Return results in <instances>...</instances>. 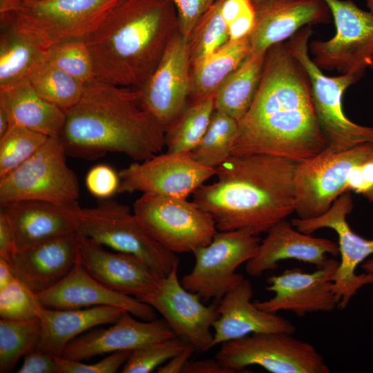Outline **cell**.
I'll return each mask as SVG.
<instances>
[{
    "instance_id": "20",
    "label": "cell",
    "mask_w": 373,
    "mask_h": 373,
    "mask_svg": "<svg viewBox=\"0 0 373 373\" xmlns=\"http://www.w3.org/2000/svg\"><path fill=\"white\" fill-rule=\"evenodd\" d=\"M255 23L249 36L250 53L262 54L302 27L329 21L323 0H253Z\"/></svg>"
},
{
    "instance_id": "22",
    "label": "cell",
    "mask_w": 373,
    "mask_h": 373,
    "mask_svg": "<svg viewBox=\"0 0 373 373\" xmlns=\"http://www.w3.org/2000/svg\"><path fill=\"white\" fill-rule=\"evenodd\" d=\"M42 307L57 309L113 306L122 308L142 321L157 318L155 309L136 298L113 291L93 278L79 257L71 271L57 285L37 294Z\"/></svg>"
},
{
    "instance_id": "6",
    "label": "cell",
    "mask_w": 373,
    "mask_h": 373,
    "mask_svg": "<svg viewBox=\"0 0 373 373\" xmlns=\"http://www.w3.org/2000/svg\"><path fill=\"white\" fill-rule=\"evenodd\" d=\"M119 0H32L0 17L48 49L61 42L84 39L100 24Z\"/></svg>"
},
{
    "instance_id": "30",
    "label": "cell",
    "mask_w": 373,
    "mask_h": 373,
    "mask_svg": "<svg viewBox=\"0 0 373 373\" xmlns=\"http://www.w3.org/2000/svg\"><path fill=\"white\" fill-rule=\"evenodd\" d=\"M0 22V88H2L27 77L35 66L46 61L47 50L12 23Z\"/></svg>"
},
{
    "instance_id": "51",
    "label": "cell",
    "mask_w": 373,
    "mask_h": 373,
    "mask_svg": "<svg viewBox=\"0 0 373 373\" xmlns=\"http://www.w3.org/2000/svg\"><path fill=\"white\" fill-rule=\"evenodd\" d=\"M22 0H0V17L6 15L16 8Z\"/></svg>"
},
{
    "instance_id": "3",
    "label": "cell",
    "mask_w": 373,
    "mask_h": 373,
    "mask_svg": "<svg viewBox=\"0 0 373 373\" xmlns=\"http://www.w3.org/2000/svg\"><path fill=\"white\" fill-rule=\"evenodd\" d=\"M59 137L67 155L87 160L118 153L142 162L165 146V130L141 106L137 89L97 80L66 111Z\"/></svg>"
},
{
    "instance_id": "14",
    "label": "cell",
    "mask_w": 373,
    "mask_h": 373,
    "mask_svg": "<svg viewBox=\"0 0 373 373\" xmlns=\"http://www.w3.org/2000/svg\"><path fill=\"white\" fill-rule=\"evenodd\" d=\"M353 207V200L347 191L322 215L311 219L295 218L291 220L296 229L305 233L312 234L318 229L328 228L337 234L341 261L332 280L339 309H345L363 286L373 283V273H355L356 267L373 254V239H365L350 228L347 216Z\"/></svg>"
},
{
    "instance_id": "15",
    "label": "cell",
    "mask_w": 373,
    "mask_h": 373,
    "mask_svg": "<svg viewBox=\"0 0 373 373\" xmlns=\"http://www.w3.org/2000/svg\"><path fill=\"white\" fill-rule=\"evenodd\" d=\"M216 169L201 164L191 153H160L122 169L117 192L141 191L187 199L216 175Z\"/></svg>"
},
{
    "instance_id": "43",
    "label": "cell",
    "mask_w": 373,
    "mask_h": 373,
    "mask_svg": "<svg viewBox=\"0 0 373 373\" xmlns=\"http://www.w3.org/2000/svg\"><path fill=\"white\" fill-rule=\"evenodd\" d=\"M217 0H172L178 14V30L188 39L199 19Z\"/></svg>"
},
{
    "instance_id": "4",
    "label": "cell",
    "mask_w": 373,
    "mask_h": 373,
    "mask_svg": "<svg viewBox=\"0 0 373 373\" xmlns=\"http://www.w3.org/2000/svg\"><path fill=\"white\" fill-rule=\"evenodd\" d=\"M178 31L172 0H119L85 39L95 79L140 88Z\"/></svg>"
},
{
    "instance_id": "40",
    "label": "cell",
    "mask_w": 373,
    "mask_h": 373,
    "mask_svg": "<svg viewBox=\"0 0 373 373\" xmlns=\"http://www.w3.org/2000/svg\"><path fill=\"white\" fill-rule=\"evenodd\" d=\"M41 306L37 294L16 278L0 289L2 319L23 321L38 317Z\"/></svg>"
},
{
    "instance_id": "52",
    "label": "cell",
    "mask_w": 373,
    "mask_h": 373,
    "mask_svg": "<svg viewBox=\"0 0 373 373\" xmlns=\"http://www.w3.org/2000/svg\"><path fill=\"white\" fill-rule=\"evenodd\" d=\"M10 127L9 120L5 111L0 108V137L3 136Z\"/></svg>"
},
{
    "instance_id": "44",
    "label": "cell",
    "mask_w": 373,
    "mask_h": 373,
    "mask_svg": "<svg viewBox=\"0 0 373 373\" xmlns=\"http://www.w3.org/2000/svg\"><path fill=\"white\" fill-rule=\"evenodd\" d=\"M346 189L361 194L370 202L373 201V157L352 169Z\"/></svg>"
},
{
    "instance_id": "25",
    "label": "cell",
    "mask_w": 373,
    "mask_h": 373,
    "mask_svg": "<svg viewBox=\"0 0 373 373\" xmlns=\"http://www.w3.org/2000/svg\"><path fill=\"white\" fill-rule=\"evenodd\" d=\"M253 294L250 281L244 278L223 296L218 303L219 316L212 326L211 348L252 334L296 332L287 319L257 307L251 301Z\"/></svg>"
},
{
    "instance_id": "16",
    "label": "cell",
    "mask_w": 373,
    "mask_h": 373,
    "mask_svg": "<svg viewBox=\"0 0 373 373\" xmlns=\"http://www.w3.org/2000/svg\"><path fill=\"white\" fill-rule=\"evenodd\" d=\"M191 83V65L187 39L178 30L155 71L137 89L141 106L165 132L186 108Z\"/></svg>"
},
{
    "instance_id": "28",
    "label": "cell",
    "mask_w": 373,
    "mask_h": 373,
    "mask_svg": "<svg viewBox=\"0 0 373 373\" xmlns=\"http://www.w3.org/2000/svg\"><path fill=\"white\" fill-rule=\"evenodd\" d=\"M0 108L10 126H23L48 137L61 135L66 119V111L41 97L28 77L0 88Z\"/></svg>"
},
{
    "instance_id": "2",
    "label": "cell",
    "mask_w": 373,
    "mask_h": 373,
    "mask_svg": "<svg viewBox=\"0 0 373 373\" xmlns=\"http://www.w3.org/2000/svg\"><path fill=\"white\" fill-rule=\"evenodd\" d=\"M296 164L265 154L231 155L216 168V181L197 189L192 202L212 216L218 231L267 233L295 212Z\"/></svg>"
},
{
    "instance_id": "10",
    "label": "cell",
    "mask_w": 373,
    "mask_h": 373,
    "mask_svg": "<svg viewBox=\"0 0 373 373\" xmlns=\"http://www.w3.org/2000/svg\"><path fill=\"white\" fill-rule=\"evenodd\" d=\"M216 358L235 373L251 365L271 373H329L310 343L287 333H258L221 344Z\"/></svg>"
},
{
    "instance_id": "18",
    "label": "cell",
    "mask_w": 373,
    "mask_h": 373,
    "mask_svg": "<svg viewBox=\"0 0 373 373\" xmlns=\"http://www.w3.org/2000/svg\"><path fill=\"white\" fill-rule=\"evenodd\" d=\"M338 264L336 260L329 258L324 266L311 273L294 268L273 275L267 278L266 289L274 296L264 301L256 300L254 304L265 312L287 311L298 316L331 312L338 304L332 280Z\"/></svg>"
},
{
    "instance_id": "33",
    "label": "cell",
    "mask_w": 373,
    "mask_h": 373,
    "mask_svg": "<svg viewBox=\"0 0 373 373\" xmlns=\"http://www.w3.org/2000/svg\"><path fill=\"white\" fill-rule=\"evenodd\" d=\"M238 131V122L227 113L214 110L207 129L191 152L201 164L216 169L231 155Z\"/></svg>"
},
{
    "instance_id": "36",
    "label": "cell",
    "mask_w": 373,
    "mask_h": 373,
    "mask_svg": "<svg viewBox=\"0 0 373 373\" xmlns=\"http://www.w3.org/2000/svg\"><path fill=\"white\" fill-rule=\"evenodd\" d=\"M224 0H217L192 29L187 46L191 67L212 54L229 40L228 26L222 15Z\"/></svg>"
},
{
    "instance_id": "19",
    "label": "cell",
    "mask_w": 373,
    "mask_h": 373,
    "mask_svg": "<svg viewBox=\"0 0 373 373\" xmlns=\"http://www.w3.org/2000/svg\"><path fill=\"white\" fill-rule=\"evenodd\" d=\"M79 237L80 262L86 271L106 287L143 302L160 286L164 276L140 258L131 254L109 251L93 239Z\"/></svg>"
},
{
    "instance_id": "39",
    "label": "cell",
    "mask_w": 373,
    "mask_h": 373,
    "mask_svg": "<svg viewBox=\"0 0 373 373\" xmlns=\"http://www.w3.org/2000/svg\"><path fill=\"white\" fill-rule=\"evenodd\" d=\"M177 336L153 342L132 350L122 366V373H149L187 346Z\"/></svg>"
},
{
    "instance_id": "34",
    "label": "cell",
    "mask_w": 373,
    "mask_h": 373,
    "mask_svg": "<svg viewBox=\"0 0 373 373\" xmlns=\"http://www.w3.org/2000/svg\"><path fill=\"white\" fill-rule=\"evenodd\" d=\"M28 78L44 99L66 111L80 99L85 84L46 61L35 66Z\"/></svg>"
},
{
    "instance_id": "13",
    "label": "cell",
    "mask_w": 373,
    "mask_h": 373,
    "mask_svg": "<svg viewBox=\"0 0 373 373\" xmlns=\"http://www.w3.org/2000/svg\"><path fill=\"white\" fill-rule=\"evenodd\" d=\"M329 8L336 34L327 41L309 44L320 69L363 77L373 60V14L351 0H323Z\"/></svg>"
},
{
    "instance_id": "27",
    "label": "cell",
    "mask_w": 373,
    "mask_h": 373,
    "mask_svg": "<svg viewBox=\"0 0 373 373\" xmlns=\"http://www.w3.org/2000/svg\"><path fill=\"white\" fill-rule=\"evenodd\" d=\"M125 312L119 307L105 305L73 309L41 306L38 317L41 332L35 350L61 356L67 345L80 334L96 326L114 323Z\"/></svg>"
},
{
    "instance_id": "41",
    "label": "cell",
    "mask_w": 373,
    "mask_h": 373,
    "mask_svg": "<svg viewBox=\"0 0 373 373\" xmlns=\"http://www.w3.org/2000/svg\"><path fill=\"white\" fill-rule=\"evenodd\" d=\"M131 351H118L109 354L97 363H82L61 356H55L59 373H115L124 365Z\"/></svg>"
},
{
    "instance_id": "1",
    "label": "cell",
    "mask_w": 373,
    "mask_h": 373,
    "mask_svg": "<svg viewBox=\"0 0 373 373\" xmlns=\"http://www.w3.org/2000/svg\"><path fill=\"white\" fill-rule=\"evenodd\" d=\"M327 147L306 71L284 44L272 46L254 102L238 122L231 155L265 154L299 163Z\"/></svg>"
},
{
    "instance_id": "11",
    "label": "cell",
    "mask_w": 373,
    "mask_h": 373,
    "mask_svg": "<svg viewBox=\"0 0 373 373\" xmlns=\"http://www.w3.org/2000/svg\"><path fill=\"white\" fill-rule=\"evenodd\" d=\"M260 238L244 230L218 231L207 245L195 249L193 268L180 282L207 303H218L223 296L245 278L236 272L256 253Z\"/></svg>"
},
{
    "instance_id": "47",
    "label": "cell",
    "mask_w": 373,
    "mask_h": 373,
    "mask_svg": "<svg viewBox=\"0 0 373 373\" xmlns=\"http://www.w3.org/2000/svg\"><path fill=\"white\" fill-rule=\"evenodd\" d=\"M16 250L12 226L6 216L0 211V258L8 260Z\"/></svg>"
},
{
    "instance_id": "49",
    "label": "cell",
    "mask_w": 373,
    "mask_h": 373,
    "mask_svg": "<svg viewBox=\"0 0 373 373\" xmlns=\"http://www.w3.org/2000/svg\"><path fill=\"white\" fill-rule=\"evenodd\" d=\"M194 352L192 346L187 345L182 352L170 358L165 365L158 367L157 372L182 373L184 367Z\"/></svg>"
},
{
    "instance_id": "56",
    "label": "cell",
    "mask_w": 373,
    "mask_h": 373,
    "mask_svg": "<svg viewBox=\"0 0 373 373\" xmlns=\"http://www.w3.org/2000/svg\"><path fill=\"white\" fill-rule=\"evenodd\" d=\"M23 1V0H22ZM25 1H32V0H25Z\"/></svg>"
},
{
    "instance_id": "29",
    "label": "cell",
    "mask_w": 373,
    "mask_h": 373,
    "mask_svg": "<svg viewBox=\"0 0 373 373\" xmlns=\"http://www.w3.org/2000/svg\"><path fill=\"white\" fill-rule=\"evenodd\" d=\"M250 53L249 37L230 41L191 67L189 105L214 98L224 81Z\"/></svg>"
},
{
    "instance_id": "53",
    "label": "cell",
    "mask_w": 373,
    "mask_h": 373,
    "mask_svg": "<svg viewBox=\"0 0 373 373\" xmlns=\"http://www.w3.org/2000/svg\"><path fill=\"white\" fill-rule=\"evenodd\" d=\"M361 268L367 273H373V257L362 262Z\"/></svg>"
},
{
    "instance_id": "17",
    "label": "cell",
    "mask_w": 373,
    "mask_h": 373,
    "mask_svg": "<svg viewBox=\"0 0 373 373\" xmlns=\"http://www.w3.org/2000/svg\"><path fill=\"white\" fill-rule=\"evenodd\" d=\"M178 264L164 276L157 289L143 303L157 311L175 336L195 352L211 349V327L218 318V304L206 305L195 293L186 289L178 276Z\"/></svg>"
},
{
    "instance_id": "38",
    "label": "cell",
    "mask_w": 373,
    "mask_h": 373,
    "mask_svg": "<svg viewBox=\"0 0 373 373\" xmlns=\"http://www.w3.org/2000/svg\"><path fill=\"white\" fill-rule=\"evenodd\" d=\"M46 61L85 85L96 80L84 39L69 40L52 46L47 49Z\"/></svg>"
},
{
    "instance_id": "32",
    "label": "cell",
    "mask_w": 373,
    "mask_h": 373,
    "mask_svg": "<svg viewBox=\"0 0 373 373\" xmlns=\"http://www.w3.org/2000/svg\"><path fill=\"white\" fill-rule=\"evenodd\" d=\"M214 110L213 97L187 106L165 132L167 152L191 153L204 135Z\"/></svg>"
},
{
    "instance_id": "50",
    "label": "cell",
    "mask_w": 373,
    "mask_h": 373,
    "mask_svg": "<svg viewBox=\"0 0 373 373\" xmlns=\"http://www.w3.org/2000/svg\"><path fill=\"white\" fill-rule=\"evenodd\" d=\"M15 278L8 261L0 258V289L8 285Z\"/></svg>"
},
{
    "instance_id": "24",
    "label": "cell",
    "mask_w": 373,
    "mask_h": 373,
    "mask_svg": "<svg viewBox=\"0 0 373 373\" xmlns=\"http://www.w3.org/2000/svg\"><path fill=\"white\" fill-rule=\"evenodd\" d=\"M328 254H339L338 243L303 233L283 219L267 231L256 254L246 262L245 270L252 277H260L265 271L276 269L280 261L290 259L318 268L329 261Z\"/></svg>"
},
{
    "instance_id": "23",
    "label": "cell",
    "mask_w": 373,
    "mask_h": 373,
    "mask_svg": "<svg viewBox=\"0 0 373 373\" xmlns=\"http://www.w3.org/2000/svg\"><path fill=\"white\" fill-rule=\"evenodd\" d=\"M133 316L125 312L112 326L77 336L67 345L61 357L81 361L97 355L132 351L175 336L164 318L140 321Z\"/></svg>"
},
{
    "instance_id": "26",
    "label": "cell",
    "mask_w": 373,
    "mask_h": 373,
    "mask_svg": "<svg viewBox=\"0 0 373 373\" xmlns=\"http://www.w3.org/2000/svg\"><path fill=\"white\" fill-rule=\"evenodd\" d=\"M79 204L62 206L48 202L24 200L1 205L15 238L17 250L77 232Z\"/></svg>"
},
{
    "instance_id": "12",
    "label": "cell",
    "mask_w": 373,
    "mask_h": 373,
    "mask_svg": "<svg viewBox=\"0 0 373 373\" xmlns=\"http://www.w3.org/2000/svg\"><path fill=\"white\" fill-rule=\"evenodd\" d=\"M373 157V142L334 151L327 148L313 158L296 164L294 174L298 218L318 217L347 191L346 184L352 169Z\"/></svg>"
},
{
    "instance_id": "35",
    "label": "cell",
    "mask_w": 373,
    "mask_h": 373,
    "mask_svg": "<svg viewBox=\"0 0 373 373\" xmlns=\"http://www.w3.org/2000/svg\"><path fill=\"white\" fill-rule=\"evenodd\" d=\"M41 324L39 317L23 321L0 320V372L8 373L18 361L37 347Z\"/></svg>"
},
{
    "instance_id": "31",
    "label": "cell",
    "mask_w": 373,
    "mask_h": 373,
    "mask_svg": "<svg viewBox=\"0 0 373 373\" xmlns=\"http://www.w3.org/2000/svg\"><path fill=\"white\" fill-rule=\"evenodd\" d=\"M266 53L252 54L224 81L214 96L215 110L239 122L247 113L256 95Z\"/></svg>"
},
{
    "instance_id": "46",
    "label": "cell",
    "mask_w": 373,
    "mask_h": 373,
    "mask_svg": "<svg viewBox=\"0 0 373 373\" xmlns=\"http://www.w3.org/2000/svg\"><path fill=\"white\" fill-rule=\"evenodd\" d=\"M255 23V9H249L228 25L230 41H236L249 37Z\"/></svg>"
},
{
    "instance_id": "8",
    "label": "cell",
    "mask_w": 373,
    "mask_h": 373,
    "mask_svg": "<svg viewBox=\"0 0 373 373\" xmlns=\"http://www.w3.org/2000/svg\"><path fill=\"white\" fill-rule=\"evenodd\" d=\"M77 233L103 246L131 254L165 276L179 264L175 253L155 240L130 208L114 200H101L91 208H81Z\"/></svg>"
},
{
    "instance_id": "21",
    "label": "cell",
    "mask_w": 373,
    "mask_h": 373,
    "mask_svg": "<svg viewBox=\"0 0 373 373\" xmlns=\"http://www.w3.org/2000/svg\"><path fill=\"white\" fill-rule=\"evenodd\" d=\"M80 237L77 232L16 250L8 261L14 276L35 294L52 287L75 265Z\"/></svg>"
},
{
    "instance_id": "45",
    "label": "cell",
    "mask_w": 373,
    "mask_h": 373,
    "mask_svg": "<svg viewBox=\"0 0 373 373\" xmlns=\"http://www.w3.org/2000/svg\"><path fill=\"white\" fill-rule=\"evenodd\" d=\"M18 373H59L55 356L50 354L33 350L24 356Z\"/></svg>"
},
{
    "instance_id": "7",
    "label": "cell",
    "mask_w": 373,
    "mask_h": 373,
    "mask_svg": "<svg viewBox=\"0 0 373 373\" xmlns=\"http://www.w3.org/2000/svg\"><path fill=\"white\" fill-rule=\"evenodd\" d=\"M66 156L59 136L49 137L28 160L0 178L1 205L24 200L77 204L78 179Z\"/></svg>"
},
{
    "instance_id": "55",
    "label": "cell",
    "mask_w": 373,
    "mask_h": 373,
    "mask_svg": "<svg viewBox=\"0 0 373 373\" xmlns=\"http://www.w3.org/2000/svg\"><path fill=\"white\" fill-rule=\"evenodd\" d=\"M369 68L373 70V60Z\"/></svg>"
},
{
    "instance_id": "9",
    "label": "cell",
    "mask_w": 373,
    "mask_h": 373,
    "mask_svg": "<svg viewBox=\"0 0 373 373\" xmlns=\"http://www.w3.org/2000/svg\"><path fill=\"white\" fill-rule=\"evenodd\" d=\"M133 208L145 230L175 254L208 245L218 231L212 216L187 199L143 193Z\"/></svg>"
},
{
    "instance_id": "42",
    "label": "cell",
    "mask_w": 373,
    "mask_h": 373,
    "mask_svg": "<svg viewBox=\"0 0 373 373\" xmlns=\"http://www.w3.org/2000/svg\"><path fill=\"white\" fill-rule=\"evenodd\" d=\"M119 182V175L111 167L104 164L90 169L85 179L88 191L101 200L108 198L117 192Z\"/></svg>"
},
{
    "instance_id": "37",
    "label": "cell",
    "mask_w": 373,
    "mask_h": 373,
    "mask_svg": "<svg viewBox=\"0 0 373 373\" xmlns=\"http://www.w3.org/2000/svg\"><path fill=\"white\" fill-rule=\"evenodd\" d=\"M48 137L23 126H10L0 137V178L28 160Z\"/></svg>"
},
{
    "instance_id": "54",
    "label": "cell",
    "mask_w": 373,
    "mask_h": 373,
    "mask_svg": "<svg viewBox=\"0 0 373 373\" xmlns=\"http://www.w3.org/2000/svg\"><path fill=\"white\" fill-rule=\"evenodd\" d=\"M366 4L370 10V12L373 14V0H366Z\"/></svg>"
},
{
    "instance_id": "48",
    "label": "cell",
    "mask_w": 373,
    "mask_h": 373,
    "mask_svg": "<svg viewBox=\"0 0 373 373\" xmlns=\"http://www.w3.org/2000/svg\"><path fill=\"white\" fill-rule=\"evenodd\" d=\"M182 373H233L216 359L189 360Z\"/></svg>"
},
{
    "instance_id": "5",
    "label": "cell",
    "mask_w": 373,
    "mask_h": 373,
    "mask_svg": "<svg viewBox=\"0 0 373 373\" xmlns=\"http://www.w3.org/2000/svg\"><path fill=\"white\" fill-rule=\"evenodd\" d=\"M311 34V27L306 26L285 45L309 77L313 104L319 125L328 142L327 148L342 151L363 143L373 142V127L354 123L343 110L345 90L361 76L349 73L335 77L325 75L308 54Z\"/></svg>"
}]
</instances>
